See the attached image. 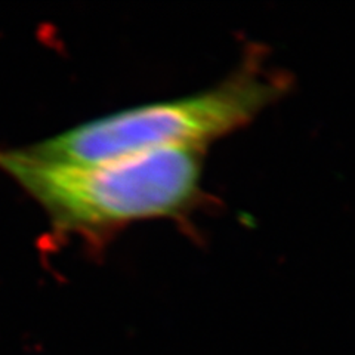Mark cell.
<instances>
[{
	"label": "cell",
	"mask_w": 355,
	"mask_h": 355,
	"mask_svg": "<svg viewBox=\"0 0 355 355\" xmlns=\"http://www.w3.org/2000/svg\"><path fill=\"white\" fill-rule=\"evenodd\" d=\"M202 148H169L89 166H55L0 150V169L69 231H101L184 212L202 188Z\"/></svg>",
	"instance_id": "cell-1"
},
{
	"label": "cell",
	"mask_w": 355,
	"mask_h": 355,
	"mask_svg": "<svg viewBox=\"0 0 355 355\" xmlns=\"http://www.w3.org/2000/svg\"><path fill=\"white\" fill-rule=\"evenodd\" d=\"M282 83L241 71L198 94L132 107L19 150L55 166H89L169 148H205L236 132L282 94Z\"/></svg>",
	"instance_id": "cell-2"
}]
</instances>
